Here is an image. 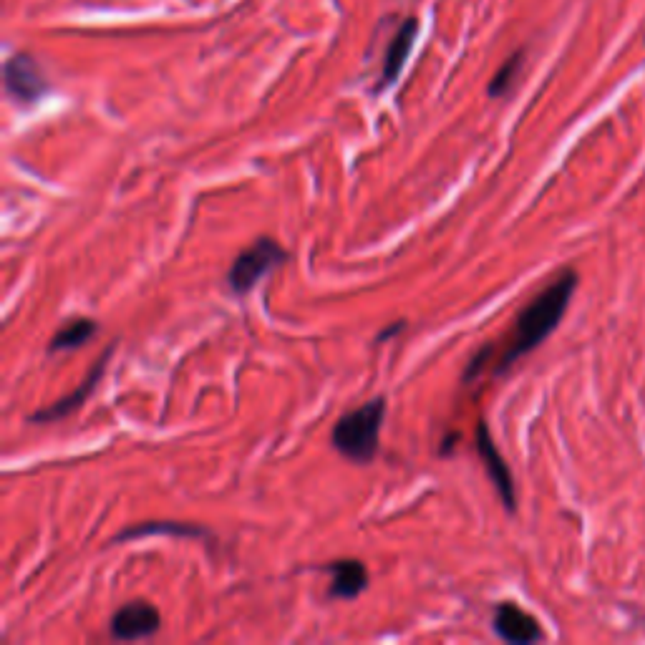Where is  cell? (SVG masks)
<instances>
[{
	"instance_id": "cell-8",
	"label": "cell",
	"mask_w": 645,
	"mask_h": 645,
	"mask_svg": "<svg viewBox=\"0 0 645 645\" xmlns=\"http://www.w3.org/2000/svg\"><path fill=\"white\" fill-rule=\"evenodd\" d=\"M6 89L21 104H33L46 94L48 84L31 56H16L6 63Z\"/></svg>"
},
{
	"instance_id": "cell-6",
	"label": "cell",
	"mask_w": 645,
	"mask_h": 645,
	"mask_svg": "<svg viewBox=\"0 0 645 645\" xmlns=\"http://www.w3.org/2000/svg\"><path fill=\"white\" fill-rule=\"evenodd\" d=\"M492 628L504 643L514 645H530L545 640V630H542L540 620L522 610L517 603H499L494 608Z\"/></svg>"
},
{
	"instance_id": "cell-7",
	"label": "cell",
	"mask_w": 645,
	"mask_h": 645,
	"mask_svg": "<svg viewBox=\"0 0 645 645\" xmlns=\"http://www.w3.org/2000/svg\"><path fill=\"white\" fill-rule=\"evenodd\" d=\"M159 628H162V615H159V610L154 608V605L142 603V600L126 603L124 608H119L111 615L109 623L111 638L114 640L152 638V635L159 633Z\"/></svg>"
},
{
	"instance_id": "cell-4",
	"label": "cell",
	"mask_w": 645,
	"mask_h": 645,
	"mask_svg": "<svg viewBox=\"0 0 645 645\" xmlns=\"http://www.w3.org/2000/svg\"><path fill=\"white\" fill-rule=\"evenodd\" d=\"M474 446H477V454L484 464V472H487L489 482L497 489L499 499H502V507L507 509L509 514L517 512V489H514V477L509 472L507 462H504L502 451L497 449L492 439V431H489L487 421H479L477 431H474Z\"/></svg>"
},
{
	"instance_id": "cell-3",
	"label": "cell",
	"mask_w": 645,
	"mask_h": 645,
	"mask_svg": "<svg viewBox=\"0 0 645 645\" xmlns=\"http://www.w3.org/2000/svg\"><path fill=\"white\" fill-rule=\"evenodd\" d=\"M285 260H288V250H283L273 237H260L255 245L235 257V263L227 270V288L235 295H247Z\"/></svg>"
},
{
	"instance_id": "cell-12",
	"label": "cell",
	"mask_w": 645,
	"mask_h": 645,
	"mask_svg": "<svg viewBox=\"0 0 645 645\" xmlns=\"http://www.w3.org/2000/svg\"><path fill=\"white\" fill-rule=\"evenodd\" d=\"M96 333H99V323H96V320L91 318L71 320L69 326H63L61 331L53 333L51 343H48V353L76 351V348L86 346Z\"/></svg>"
},
{
	"instance_id": "cell-13",
	"label": "cell",
	"mask_w": 645,
	"mask_h": 645,
	"mask_svg": "<svg viewBox=\"0 0 645 645\" xmlns=\"http://www.w3.org/2000/svg\"><path fill=\"white\" fill-rule=\"evenodd\" d=\"M522 58H525L522 53H514V56L504 63L502 69L497 71V76H494L492 84H489V96H492V99L504 96L509 89H512L514 79H517V74H520L522 69Z\"/></svg>"
},
{
	"instance_id": "cell-5",
	"label": "cell",
	"mask_w": 645,
	"mask_h": 645,
	"mask_svg": "<svg viewBox=\"0 0 645 645\" xmlns=\"http://www.w3.org/2000/svg\"><path fill=\"white\" fill-rule=\"evenodd\" d=\"M111 353H114V346H109L104 353H101L99 361H96L94 366H91V371L86 373L84 381H81L69 396H63V399L53 401V404L46 406V409H41V411H36V414L28 416V424H56V421H61V419H66V416L76 414V411H79L81 406H84L86 401H89V396L94 394L96 386L101 383V376H104L106 363H109Z\"/></svg>"
},
{
	"instance_id": "cell-10",
	"label": "cell",
	"mask_w": 645,
	"mask_h": 645,
	"mask_svg": "<svg viewBox=\"0 0 645 645\" xmlns=\"http://www.w3.org/2000/svg\"><path fill=\"white\" fill-rule=\"evenodd\" d=\"M416 38V21H406L404 26L399 28L396 38L391 41L389 51H386V61H383V74H381V84L378 86H389L399 79L401 69H404V61L409 56L411 46H414Z\"/></svg>"
},
{
	"instance_id": "cell-2",
	"label": "cell",
	"mask_w": 645,
	"mask_h": 645,
	"mask_svg": "<svg viewBox=\"0 0 645 645\" xmlns=\"http://www.w3.org/2000/svg\"><path fill=\"white\" fill-rule=\"evenodd\" d=\"M386 396L366 401L336 421L331 431L333 449L356 464H371L381 449V429L386 419Z\"/></svg>"
},
{
	"instance_id": "cell-14",
	"label": "cell",
	"mask_w": 645,
	"mask_h": 645,
	"mask_svg": "<svg viewBox=\"0 0 645 645\" xmlns=\"http://www.w3.org/2000/svg\"><path fill=\"white\" fill-rule=\"evenodd\" d=\"M494 351H497V348H494L492 343H489V346H482V348H479V351L474 353L472 358H469L467 368H464V373H462V381H464V383H474V381H477V378L482 376V373H484V368H487L489 363H494V361H492V358H494Z\"/></svg>"
},
{
	"instance_id": "cell-1",
	"label": "cell",
	"mask_w": 645,
	"mask_h": 645,
	"mask_svg": "<svg viewBox=\"0 0 645 645\" xmlns=\"http://www.w3.org/2000/svg\"><path fill=\"white\" fill-rule=\"evenodd\" d=\"M577 273L575 270H562L550 285H547L542 293H537L525 308L520 310L517 320H514V328L509 333V338L504 341L502 353L494 361L492 373L494 376H504L509 373V368L514 363L525 358L527 353H532L535 348H540L552 333L557 331V326L565 318L567 308H570V300L577 290Z\"/></svg>"
},
{
	"instance_id": "cell-9",
	"label": "cell",
	"mask_w": 645,
	"mask_h": 645,
	"mask_svg": "<svg viewBox=\"0 0 645 645\" xmlns=\"http://www.w3.org/2000/svg\"><path fill=\"white\" fill-rule=\"evenodd\" d=\"M326 570L331 572V598L353 600L368 588V567L361 560H336Z\"/></svg>"
},
{
	"instance_id": "cell-15",
	"label": "cell",
	"mask_w": 645,
	"mask_h": 645,
	"mask_svg": "<svg viewBox=\"0 0 645 645\" xmlns=\"http://www.w3.org/2000/svg\"><path fill=\"white\" fill-rule=\"evenodd\" d=\"M404 328H406V320H396L394 326H391V328H386V331H381V333H378V336H376V343H381V341H389V338H394V336H396V333H401V331H404Z\"/></svg>"
},
{
	"instance_id": "cell-11",
	"label": "cell",
	"mask_w": 645,
	"mask_h": 645,
	"mask_svg": "<svg viewBox=\"0 0 645 645\" xmlns=\"http://www.w3.org/2000/svg\"><path fill=\"white\" fill-rule=\"evenodd\" d=\"M152 535H174V537H195V540H202V537H210V532L200 525H189V522H142V525H134L129 530L121 532L114 542H129L139 540V537H152Z\"/></svg>"
}]
</instances>
